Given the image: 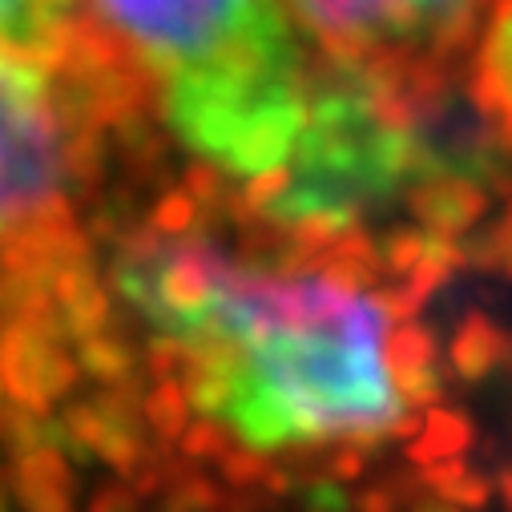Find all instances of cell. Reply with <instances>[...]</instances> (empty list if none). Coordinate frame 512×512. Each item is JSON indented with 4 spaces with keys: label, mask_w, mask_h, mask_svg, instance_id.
Instances as JSON below:
<instances>
[{
    "label": "cell",
    "mask_w": 512,
    "mask_h": 512,
    "mask_svg": "<svg viewBox=\"0 0 512 512\" xmlns=\"http://www.w3.org/2000/svg\"><path fill=\"white\" fill-rule=\"evenodd\" d=\"M117 283L190 355L198 408L254 452L371 440L408 412L388 311L355 283L238 267L186 238L134 250Z\"/></svg>",
    "instance_id": "cell-1"
},
{
    "label": "cell",
    "mask_w": 512,
    "mask_h": 512,
    "mask_svg": "<svg viewBox=\"0 0 512 512\" xmlns=\"http://www.w3.org/2000/svg\"><path fill=\"white\" fill-rule=\"evenodd\" d=\"M162 89L178 142L238 182H271L307 121L311 69L283 0H93Z\"/></svg>",
    "instance_id": "cell-2"
},
{
    "label": "cell",
    "mask_w": 512,
    "mask_h": 512,
    "mask_svg": "<svg viewBox=\"0 0 512 512\" xmlns=\"http://www.w3.org/2000/svg\"><path fill=\"white\" fill-rule=\"evenodd\" d=\"M416 166V138L408 117L392 109L371 73L339 65L311 77L303 134L275 174L271 210L283 222H331L388 202Z\"/></svg>",
    "instance_id": "cell-3"
},
{
    "label": "cell",
    "mask_w": 512,
    "mask_h": 512,
    "mask_svg": "<svg viewBox=\"0 0 512 512\" xmlns=\"http://www.w3.org/2000/svg\"><path fill=\"white\" fill-rule=\"evenodd\" d=\"M77 178V125L53 53L0 45V238L65 206Z\"/></svg>",
    "instance_id": "cell-4"
},
{
    "label": "cell",
    "mask_w": 512,
    "mask_h": 512,
    "mask_svg": "<svg viewBox=\"0 0 512 512\" xmlns=\"http://www.w3.org/2000/svg\"><path fill=\"white\" fill-rule=\"evenodd\" d=\"M295 5L335 49L375 53L440 37L452 21H460L468 0H295Z\"/></svg>",
    "instance_id": "cell-5"
},
{
    "label": "cell",
    "mask_w": 512,
    "mask_h": 512,
    "mask_svg": "<svg viewBox=\"0 0 512 512\" xmlns=\"http://www.w3.org/2000/svg\"><path fill=\"white\" fill-rule=\"evenodd\" d=\"M476 93L480 105L512 130V0H500L484 25L476 53Z\"/></svg>",
    "instance_id": "cell-6"
},
{
    "label": "cell",
    "mask_w": 512,
    "mask_h": 512,
    "mask_svg": "<svg viewBox=\"0 0 512 512\" xmlns=\"http://www.w3.org/2000/svg\"><path fill=\"white\" fill-rule=\"evenodd\" d=\"M73 0H0V45L53 53L69 29Z\"/></svg>",
    "instance_id": "cell-7"
}]
</instances>
